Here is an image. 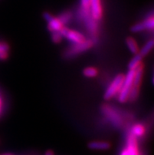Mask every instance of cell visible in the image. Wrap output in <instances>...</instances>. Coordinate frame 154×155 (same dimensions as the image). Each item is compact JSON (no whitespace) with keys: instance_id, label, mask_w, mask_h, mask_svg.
<instances>
[{"instance_id":"obj_1","label":"cell","mask_w":154,"mask_h":155,"mask_svg":"<svg viewBox=\"0 0 154 155\" xmlns=\"http://www.w3.org/2000/svg\"><path fill=\"white\" fill-rule=\"evenodd\" d=\"M135 70H129L126 77H124L123 85L119 91V101L120 102H125L128 100V96L131 87L133 84Z\"/></svg>"},{"instance_id":"obj_2","label":"cell","mask_w":154,"mask_h":155,"mask_svg":"<svg viewBox=\"0 0 154 155\" xmlns=\"http://www.w3.org/2000/svg\"><path fill=\"white\" fill-rule=\"evenodd\" d=\"M123 80H124V76L123 74L117 75L114 78L111 84L109 85L108 89L105 91L104 94V98L105 100H109L110 98H113L116 94L117 92H119L120 90L121 87L123 85Z\"/></svg>"},{"instance_id":"obj_3","label":"cell","mask_w":154,"mask_h":155,"mask_svg":"<svg viewBox=\"0 0 154 155\" xmlns=\"http://www.w3.org/2000/svg\"><path fill=\"white\" fill-rule=\"evenodd\" d=\"M92 42L90 40H84V42L80 43H76L72 48L68 50L65 53V57L70 58L72 56H75V55L78 54L80 53H82L84 51H87V49H89L90 47H92Z\"/></svg>"},{"instance_id":"obj_4","label":"cell","mask_w":154,"mask_h":155,"mask_svg":"<svg viewBox=\"0 0 154 155\" xmlns=\"http://www.w3.org/2000/svg\"><path fill=\"white\" fill-rule=\"evenodd\" d=\"M60 33L61 34L62 36L67 37L70 41H72V43H82V42H84L85 40V38H84V36L82 34L80 33V32H77V31L68 29L66 28L63 27L61 29Z\"/></svg>"},{"instance_id":"obj_5","label":"cell","mask_w":154,"mask_h":155,"mask_svg":"<svg viewBox=\"0 0 154 155\" xmlns=\"http://www.w3.org/2000/svg\"><path fill=\"white\" fill-rule=\"evenodd\" d=\"M43 17L46 19V21L48 22V28L52 32L60 31L61 29L63 28L62 23L59 21L58 18H54L49 13H47V12L44 13L43 14Z\"/></svg>"},{"instance_id":"obj_6","label":"cell","mask_w":154,"mask_h":155,"mask_svg":"<svg viewBox=\"0 0 154 155\" xmlns=\"http://www.w3.org/2000/svg\"><path fill=\"white\" fill-rule=\"evenodd\" d=\"M90 15L94 20H100L102 17V0H90Z\"/></svg>"},{"instance_id":"obj_7","label":"cell","mask_w":154,"mask_h":155,"mask_svg":"<svg viewBox=\"0 0 154 155\" xmlns=\"http://www.w3.org/2000/svg\"><path fill=\"white\" fill-rule=\"evenodd\" d=\"M127 150L128 155H139L138 145H137L136 137L134 136L132 134L130 135L127 140V147L126 148Z\"/></svg>"},{"instance_id":"obj_8","label":"cell","mask_w":154,"mask_h":155,"mask_svg":"<svg viewBox=\"0 0 154 155\" xmlns=\"http://www.w3.org/2000/svg\"><path fill=\"white\" fill-rule=\"evenodd\" d=\"M143 65H141L140 66L138 67L135 70V75H134V80H133V84L132 88L139 89L141 84V81H142V78H143Z\"/></svg>"},{"instance_id":"obj_9","label":"cell","mask_w":154,"mask_h":155,"mask_svg":"<svg viewBox=\"0 0 154 155\" xmlns=\"http://www.w3.org/2000/svg\"><path fill=\"white\" fill-rule=\"evenodd\" d=\"M88 147L92 150H108L110 147V143L105 141H93L89 143Z\"/></svg>"},{"instance_id":"obj_10","label":"cell","mask_w":154,"mask_h":155,"mask_svg":"<svg viewBox=\"0 0 154 155\" xmlns=\"http://www.w3.org/2000/svg\"><path fill=\"white\" fill-rule=\"evenodd\" d=\"M142 61H143V57L139 54V53L136 54L135 56L131 60V61L128 64V68L130 70H135L138 67L142 65Z\"/></svg>"},{"instance_id":"obj_11","label":"cell","mask_w":154,"mask_h":155,"mask_svg":"<svg viewBox=\"0 0 154 155\" xmlns=\"http://www.w3.org/2000/svg\"><path fill=\"white\" fill-rule=\"evenodd\" d=\"M126 43H127V47L129 48V50L131 51V53L136 54L139 53V47L137 45V43L135 42V40L133 38L131 37H128L127 39H126Z\"/></svg>"},{"instance_id":"obj_12","label":"cell","mask_w":154,"mask_h":155,"mask_svg":"<svg viewBox=\"0 0 154 155\" xmlns=\"http://www.w3.org/2000/svg\"><path fill=\"white\" fill-rule=\"evenodd\" d=\"M153 44H154V41L152 39H150L149 41L147 42L146 44H145L144 47L139 51V54L142 56V57H144L146 55L148 54L150 51L152 50V47H153Z\"/></svg>"},{"instance_id":"obj_13","label":"cell","mask_w":154,"mask_h":155,"mask_svg":"<svg viewBox=\"0 0 154 155\" xmlns=\"http://www.w3.org/2000/svg\"><path fill=\"white\" fill-rule=\"evenodd\" d=\"M145 132V128L143 125L141 124H137V125H135L132 128V130H131V134L133 136H135V137H139V136H142L144 134Z\"/></svg>"},{"instance_id":"obj_14","label":"cell","mask_w":154,"mask_h":155,"mask_svg":"<svg viewBox=\"0 0 154 155\" xmlns=\"http://www.w3.org/2000/svg\"><path fill=\"white\" fill-rule=\"evenodd\" d=\"M84 75L86 77L88 78H91V77H94L98 74V70L94 68V67H87L84 70Z\"/></svg>"},{"instance_id":"obj_15","label":"cell","mask_w":154,"mask_h":155,"mask_svg":"<svg viewBox=\"0 0 154 155\" xmlns=\"http://www.w3.org/2000/svg\"><path fill=\"white\" fill-rule=\"evenodd\" d=\"M71 18H72V13L69 11H67L61 14L57 18H58L59 21L62 23V25H64V24L68 22V21L71 19Z\"/></svg>"},{"instance_id":"obj_16","label":"cell","mask_w":154,"mask_h":155,"mask_svg":"<svg viewBox=\"0 0 154 155\" xmlns=\"http://www.w3.org/2000/svg\"><path fill=\"white\" fill-rule=\"evenodd\" d=\"M143 23H144L145 25L146 29H150V30L153 29V27H154L153 16L151 15L149 18H147L146 20H145L144 21H143Z\"/></svg>"},{"instance_id":"obj_17","label":"cell","mask_w":154,"mask_h":155,"mask_svg":"<svg viewBox=\"0 0 154 155\" xmlns=\"http://www.w3.org/2000/svg\"><path fill=\"white\" fill-rule=\"evenodd\" d=\"M146 29V27H145L144 23L143 22H140V23H138L135 25H133L131 28V31L132 32H139V31H143V30Z\"/></svg>"},{"instance_id":"obj_18","label":"cell","mask_w":154,"mask_h":155,"mask_svg":"<svg viewBox=\"0 0 154 155\" xmlns=\"http://www.w3.org/2000/svg\"><path fill=\"white\" fill-rule=\"evenodd\" d=\"M90 0H80V9L85 11H90Z\"/></svg>"},{"instance_id":"obj_19","label":"cell","mask_w":154,"mask_h":155,"mask_svg":"<svg viewBox=\"0 0 154 155\" xmlns=\"http://www.w3.org/2000/svg\"><path fill=\"white\" fill-rule=\"evenodd\" d=\"M61 38H62V35L60 33V31H54V32H53L52 40L54 43H59L61 40Z\"/></svg>"},{"instance_id":"obj_20","label":"cell","mask_w":154,"mask_h":155,"mask_svg":"<svg viewBox=\"0 0 154 155\" xmlns=\"http://www.w3.org/2000/svg\"><path fill=\"white\" fill-rule=\"evenodd\" d=\"M120 155H128V153H127V149H124L123 151L121 152Z\"/></svg>"},{"instance_id":"obj_21","label":"cell","mask_w":154,"mask_h":155,"mask_svg":"<svg viewBox=\"0 0 154 155\" xmlns=\"http://www.w3.org/2000/svg\"><path fill=\"white\" fill-rule=\"evenodd\" d=\"M45 155H54V153H53L51 150H48V151L46 152Z\"/></svg>"},{"instance_id":"obj_22","label":"cell","mask_w":154,"mask_h":155,"mask_svg":"<svg viewBox=\"0 0 154 155\" xmlns=\"http://www.w3.org/2000/svg\"><path fill=\"white\" fill-rule=\"evenodd\" d=\"M1 111H2V102L0 99V114H1Z\"/></svg>"},{"instance_id":"obj_23","label":"cell","mask_w":154,"mask_h":155,"mask_svg":"<svg viewBox=\"0 0 154 155\" xmlns=\"http://www.w3.org/2000/svg\"><path fill=\"white\" fill-rule=\"evenodd\" d=\"M0 155H14L12 153H3V154H0Z\"/></svg>"}]
</instances>
